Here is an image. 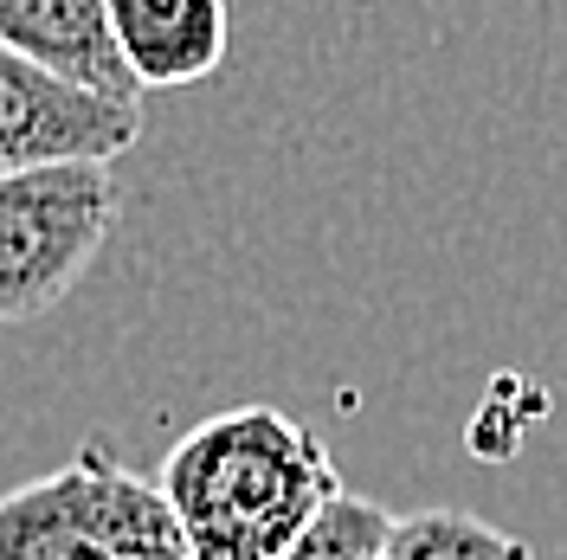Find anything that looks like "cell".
<instances>
[{
    "instance_id": "cell-2",
    "label": "cell",
    "mask_w": 567,
    "mask_h": 560,
    "mask_svg": "<svg viewBox=\"0 0 567 560\" xmlns=\"http://www.w3.org/2000/svg\"><path fill=\"white\" fill-rule=\"evenodd\" d=\"M0 560H200L162 484L136 477L104 438L0 496Z\"/></svg>"
},
{
    "instance_id": "cell-3",
    "label": "cell",
    "mask_w": 567,
    "mask_h": 560,
    "mask_svg": "<svg viewBox=\"0 0 567 560\" xmlns=\"http://www.w3.org/2000/svg\"><path fill=\"white\" fill-rule=\"evenodd\" d=\"M123 219V187L104 162L0 180V329L39 322L84 283Z\"/></svg>"
},
{
    "instance_id": "cell-4",
    "label": "cell",
    "mask_w": 567,
    "mask_h": 560,
    "mask_svg": "<svg viewBox=\"0 0 567 560\" xmlns=\"http://www.w3.org/2000/svg\"><path fill=\"white\" fill-rule=\"evenodd\" d=\"M142 136V104H116L0 45V180L116 162Z\"/></svg>"
},
{
    "instance_id": "cell-5",
    "label": "cell",
    "mask_w": 567,
    "mask_h": 560,
    "mask_svg": "<svg viewBox=\"0 0 567 560\" xmlns=\"http://www.w3.org/2000/svg\"><path fill=\"white\" fill-rule=\"evenodd\" d=\"M110 33L142 91H187L226 65L233 13L226 0H110Z\"/></svg>"
},
{
    "instance_id": "cell-6",
    "label": "cell",
    "mask_w": 567,
    "mask_h": 560,
    "mask_svg": "<svg viewBox=\"0 0 567 560\" xmlns=\"http://www.w3.org/2000/svg\"><path fill=\"white\" fill-rule=\"evenodd\" d=\"M0 45L97 97L142 104V84L130 77L110 33V0H0Z\"/></svg>"
},
{
    "instance_id": "cell-8",
    "label": "cell",
    "mask_w": 567,
    "mask_h": 560,
    "mask_svg": "<svg viewBox=\"0 0 567 560\" xmlns=\"http://www.w3.org/2000/svg\"><path fill=\"white\" fill-rule=\"evenodd\" d=\"M388 535H393V516L381 502L342 490L317 522L303 528V541L284 560H388Z\"/></svg>"
},
{
    "instance_id": "cell-1",
    "label": "cell",
    "mask_w": 567,
    "mask_h": 560,
    "mask_svg": "<svg viewBox=\"0 0 567 560\" xmlns=\"http://www.w3.org/2000/svg\"><path fill=\"white\" fill-rule=\"evenodd\" d=\"M155 484L200 560H284L342 496L322 438L278 406L200 419L162 457Z\"/></svg>"
},
{
    "instance_id": "cell-7",
    "label": "cell",
    "mask_w": 567,
    "mask_h": 560,
    "mask_svg": "<svg viewBox=\"0 0 567 560\" xmlns=\"http://www.w3.org/2000/svg\"><path fill=\"white\" fill-rule=\"evenodd\" d=\"M388 560H535V548L471 509H413L393 516Z\"/></svg>"
}]
</instances>
